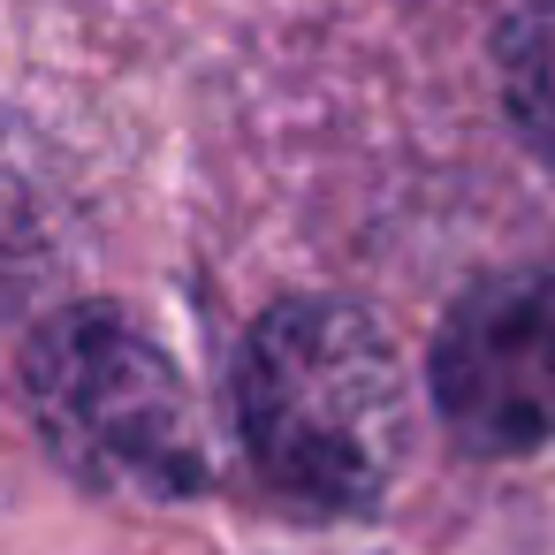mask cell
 <instances>
[{
  "label": "cell",
  "instance_id": "6da1fadb",
  "mask_svg": "<svg viewBox=\"0 0 555 555\" xmlns=\"http://www.w3.org/2000/svg\"><path fill=\"white\" fill-rule=\"evenodd\" d=\"M411 373L380 320L335 297L274 305L236 358V426L259 479L312 509H365L411 456Z\"/></svg>",
  "mask_w": 555,
  "mask_h": 555
},
{
  "label": "cell",
  "instance_id": "7a4b0ae2",
  "mask_svg": "<svg viewBox=\"0 0 555 555\" xmlns=\"http://www.w3.org/2000/svg\"><path fill=\"white\" fill-rule=\"evenodd\" d=\"M24 396L77 479L138 502H183L206 487V449L183 373L122 312L85 305L47 320L24 358Z\"/></svg>",
  "mask_w": 555,
  "mask_h": 555
},
{
  "label": "cell",
  "instance_id": "3957f363",
  "mask_svg": "<svg viewBox=\"0 0 555 555\" xmlns=\"http://www.w3.org/2000/svg\"><path fill=\"white\" fill-rule=\"evenodd\" d=\"M426 380L464 449L517 456L555 441V267L479 282L441 320Z\"/></svg>",
  "mask_w": 555,
  "mask_h": 555
},
{
  "label": "cell",
  "instance_id": "277c9868",
  "mask_svg": "<svg viewBox=\"0 0 555 555\" xmlns=\"http://www.w3.org/2000/svg\"><path fill=\"white\" fill-rule=\"evenodd\" d=\"M494 69H502L509 122L525 130V145L540 160H555V0H525V9L502 24Z\"/></svg>",
  "mask_w": 555,
  "mask_h": 555
}]
</instances>
